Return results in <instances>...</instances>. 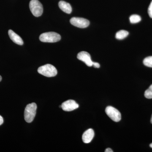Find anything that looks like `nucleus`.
I'll list each match as a JSON object with an SVG mask.
<instances>
[{
  "label": "nucleus",
  "instance_id": "21",
  "mask_svg": "<svg viewBox=\"0 0 152 152\" xmlns=\"http://www.w3.org/2000/svg\"><path fill=\"white\" fill-rule=\"evenodd\" d=\"M151 124H152V115L151 118Z\"/></svg>",
  "mask_w": 152,
  "mask_h": 152
},
{
  "label": "nucleus",
  "instance_id": "13",
  "mask_svg": "<svg viewBox=\"0 0 152 152\" xmlns=\"http://www.w3.org/2000/svg\"><path fill=\"white\" fill-rule=\"evenodd\" d=\"M129 20L131 23H137L141 20V18L138 15H133L130 17Z\"/></svg>",
  "mask_w": 152,
  "mask_h": 152
},
{
  "label": "nucleus",
  "instance_id": "18",
  "mask_svg": "<svg viewBox=\"0 0 152 152\" xmlns=\"http://www.w3.org/2000/svg\"><path fill=\"white\" fill-rule=\"evenodd\" d=\"M4 123V119L0 115V126L1 125Z\"/></svg>",
  "mask_w": 152,
  "mask_h": 152
},
{
  "label": "nucleus",
  "instance_id": "19",
  "mask_svg": "<svg viewBox=\"0 0 152 152\" xmlns=\"http://www.w3.org/2000/svg\"><path fill=\"white\" fill-rule=\"evenodd\" d=\"M105 152H113V150L111 149L110 148H107L106 149L105 151Z\"/></svg>",
  "mask_w": 152,
  "mask_h": 152
},
{
  "label": "nucleus",
  "instance_id": "9",
  "mask_svg": "<svg viewBox=\"0 0 152 152\" xmlns=\"http://www.w3.org/2000/svg\"><path fill=\"white\" fill-rule=\"evenodd\" d=\"M94 136V132L92 129H90L87 130L83 134L82 139L85 143H89L92 140Z\"/></svg>",
  "mask_w": 152,
  "mask_h": 152
},
{
  "label": "nucleus",
  "instance_id": "14",
  "mask_svg": "<svg viewBox=\"0 0 152 152\" xmlns=\"http://www.w3.org/2000/svg\"><path fill=\"white\" fill-rule=\"evenodd\" d=\"M143 64L146 66L152 68V56L148 57L144 59Z\"/></svg>",
  "mask_w": 152,
  "mask_h": 152
},
{
  "label": "nucleus",
  "instance_id": "6",
  "mask_svg": "<svg viewBox=\"0 0 152 152\" xmlns=\"http://www.w3.org/2000/svg\"><path fill=\"white\" fill-rule=\"evenodd\" d=\"M70 22L71 24L79 28H86L90 25V22L87 19L81 18H72Z\"/></svg>",
  "mask_w": 152,
  "mask_h": 152
},
{
  "label": "nucleus",
  "instance_id": "15",
  "mask_svg": "<svg viewBox=\"0 0 152 152\" xmlns=\"http://www.w3.org/2000/svg\"><path fill=\"white\" fill-rule=\"evenodd\" d=\"M145 96L147 99H152V85L145 91Z\"/></svg>",
  "mask_w": 152,
  "mask_h": 152
},
{
  "label": "nucleus",
  "instance_id": "8",
  "mask_svg": "<svg viewBox=\"0 0 152 152\" xmlns=\"http://www.w3.org/2000/svg\"><path fill=\"white\" fill-rule=\"evenodd\" d=\"M79 107L78 104L73 100H69L64 102L61 105V108L65 111L70 112Z\"/></svg>",
  "mask_w": 152,
  "mask_h": 152
},
{
  "label": "nucleus",
  "instance_id": "1",
  "mask_svg": "<svg viewBox=\"0 0 152 152\" xmlns=\"http://www.w3.org/2000/svg\"><path fill=\"white\" fill-rule=\"evenodd\" d=\"M37 105L35 103L28 104L26 107L24 112V118L26 122L31 123L34 119L37 112Z\"/></svg>",
  "mask_w": 152,
  "mask_h": 152
},
{
  "label": "nucleus",
  "instance_id": "2",
  "mask_svg": "<svg viewBox=\"0 0 152 152\" xmlns=\"http://www.w3.org/2000/svg\"><path fill=\"white\" fill-rule=\"evenodd\" d=\"M38 72L41 75L49 77H55L58 73L56 67L49 64L42 66L38 68Z\"/></svg>",
  "mask_w": 152,
  "mask_h": 152
},
{
  "label": "nucleus",
  "instance_id": "4",
  "mask_svg": "<svg viewBox=\"0 0 152 152\" xmlns=\"http://www.w3.org/2000/svg\"><path fill=\"white\" fill-rule=\"evenodd\" d=\"M30 10L36 17L41 16L43 12L42 5L38 0H31L29 3Z\"/></svg>",
  "mask_w": 152,
  "mask_h": 152
},
{
  "label": "nucleus",
  "instance_id": "5",
  "mask_svg": "<svg viewBox=\"0 0 152 152\" xmlns=\"http://www.w3.org/2000/svg\"><path fill=\"white\" fill-rule=\"evenodd\" d=\"M105 112L108 117L114 121L118 122L121 119V115L117 109L112 106H108L105 109Z\"/></svg>",
  "mask_w": 152,
  "mask_h": 152
},
{
  "label": "nucleus",
  "instance_id": "20",
  "mask_svg": "<svg viewBox=\"0 0 152 152\" xmlns=\"http://www.w3.org/2000/svg\"><path fill=\"white\" fill-rule=\"evenodd\" d=\"M1 80H2V77H1V76L0 75V82H1Z\"/></svg>",
  "mask_w": 152,
  "mask_h": 152
},
{
  "label": "nucleus",
  "instance_id": "17",
  "mask_svg": "<svg viewBox=\"0 0 152 152\" xmlns=\"http://www.w3.org/2000/svg\"><path fill=\"white\" fill-rule=\"evenodd\" d=\"M93 66L96 68H99L100 66L99 64L98 63L93 62Z\"/></svg>",
  "mask_w": 152,
  "mask_h": 152
},
{
  "label": "nucleus",
  "instance_id": "3",
  "mask_svg": "<svg viewBox=\"0 0 152 152\" xmlns=\"http://www.w3.org/2000/svg\"><path fill=\"white\" fill-rule=\"evenodd\" d=\"M61 39V37L58 33L49 32L42 34L39 37V40L44 42L54 43L58 42Z\"/></svg>",
  "mask_w": 152,
  "mask_h": 152
},
{
  "label": "nucleus",
  "instance_id": "10",
  "mask_svg": "<svg viewBox=\"0 0 152 152\" xmlns=\"http://www.w3.org/2000/svg\"><path fill=\"white\" fill-rule=\"evenodd\" d=\"M8 34L9 37L13 42L15 43L18 45H22L23 44V41L22 38L17 34L15 33L12 30H9Z\"/></svg>",
  "mask_w": 152,
  "mask_h": 152
},
{
  "label": "nucleus",
  "instance_id": "16",
  "mask_svg": "<svg viewBox=\"0 0 152 152\" xmlns=\"http://www.w3.org/2000/svg\"><path fill=\"white\" fill-rule=\"evenodd\" d=\"M148 13L149 16L152 18V1L148 9Z\"/></svg>",
  "mask_w": 152,
  "mask_h": 152
},
{
  "label": "nucleus",
  "instance_id": "7",
  "mask_svg": "<svg viewBox=\"0 0 152 152\" xmlns=\"http://www.w3.org/2000/svg\"><path fill=\"white\" fill-rule=\"evenodd\" d=\"M77 58L79 60L84 62L88 66H93V61L91 58V55L88 52L82 51L78 54Z\"/></svg>",
  "mask_w": 152,
  "mask_h": 152
},
{
  "label": "nucleus",
  "instance_id": "11",
  "mask_svg": "<svg viewBox=\"0 0 152 152\" xmlns=\"http://www.w3.org/2000/svg\"><path fill=\"white\" fill-rule=\"evenodd\" d=\"M58 6L60 9L66 13L70 14L72 13V7L69 3L61 1L58 3Z\"/></svg>",
  "mask_w": 152,
  "mask_h": 152
},
{
  "label": "nucleus",
  "instance_id": "12",
  "mask_svg": "<svg viewBox=\"0 0 152 152\" xmlns=\"http://www.w3.org/2000/svg\"><path fill=\"white\" fill-rule=\"evenodd\" d=\"M129 33L125 30H121L117 32L116 34L115 37L117 39L121 40L125 39L129 35Z\"/></svg>",
  "mask_w": 152,
  "mask_h": 152
},
{
  "label": "nucleus",
  "instance_id": "22",
  "mask_svg": "<svg viewBox=\"0 0 152 152\" xmlns=\"http://www.w3.org/2000/svg\"><path fill=\"white\" fill-rule=\"evenodd\" d=\"M150 146L151 148H152V143L150 144Z\"/></svg>",
  "mask_w": 152,
  "mask_h": 152
}]
</instances>
